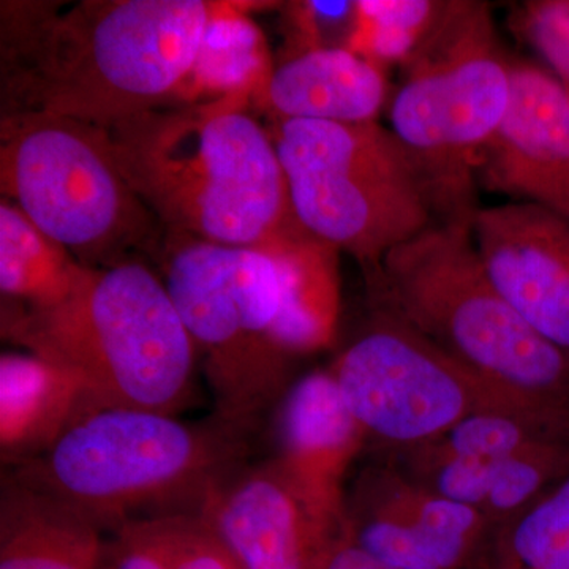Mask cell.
Returning <instances> with one entry per match:
<instances>
[{"instance_id":"9a60e30c","label":"cell","mask_w":569,"mask_h":569,"mask_svg":"<svg viewBox=\"0 0 569 569\" xmlns=\"http://www.w3.org/2000/svg\"><path fill=\"white\" fill-rule=\"evenodd\" d=\"M269 456L326 518L343 527L351 467L367 449L332 370L296 377L266 418Z\"/></svg>"},{"instance_id":"4316f807","label":"cell","mask_w":569,"mask_h":569,"mask_svg":"<svg viewBox=\"0 0 569 569\" xmlns=\"http://www.w3.org/2000/svg\"><path fill=\"white\" fill-rule=\"evenodd\" d=\"M298 31L306 41V50L328 48V41L342 40L348 47L356 24V2H312L295 7Z\"/></svg>"},{"instance_id":"30bf717a","label":"cell","mask_w":569,"mask_h":569,"mask_svg":"<svg viewBox=\"0 0 569 569\" xmlns=\"http://www.w3.org/2000/svg\"><path fill=\"white\" fill-rule=\"evenodd\" d=\"M329 369L365 432L367 449L376 452L421 447L478 411L508 410L463 367L380 305Z\"/></svg>"},{"instance_id":"5b68a950","label":"cell","mask_w":569,"mask_h":569,"mask_svg":"<svg viewBox=\"0 0 569 569\" xmlns=\"http://www.w3.org/2000/svg\"><path fill=\"white\" fill-rule=\"evenodd\" d=\"M253 433L222 418L104 407L10 477L51 493L111 533L127 520L197 511L209 489L250 459Z\"/></svg>"},{"instance_id":"7c38bea8","label":"cell","mask_w":569,"mask_h":569,"mask_svg":"<svg viewBox=\"0 0 569 569\" xmlns=\"http://www.w3.org/2000/svg\"><path fill=\"white\" fill-rule=\"evenodd\" d=\"M200 511L241 569H321L343 537L269 459L228 471Z\"/></svg>"},{"instance_id":"cb8c5ba5","label":"cell","mask_w":569,"mask_h":569,"mask_svg":"<svg viewBox=\"0 0 569 569\" xmlns=\"http://www.w3.org/2000/svg\"><path fill=\"white\" fill-rule=\"evenodd\" d=\"M247 7L230 2L206 29L197 62L190 74V92H224L238 96L261 88L271 77L263 37L247 20Z\"/></svg>"},{"instance_id":"2e32d148","label":"cell","mask_w":569,"mask_h":569,"mask_svg":"<svg viewBox=\"0 0 569 569\" xmlns=\"http://www.w3.org/2000/svg\"><path fill=\"white\" fill-rule=\"evenodd\" d=\"M104 408L66 367L26 353L0 358V458L11 468L50 451L80 419Z\"/></svg>"},{"instance_id":"277c9868","label":"cell","mask_w":569,"mask_h":569,"mask_svg":"<svg viewBox=\"0 0 569 569\" xmlns=\"http://www.w3.org/2000/svg\"><path fill=\"white\" fill-rule=\"evenodd\" d=\"M2 331L80 377L102 407L178 417L192 400L197 348L167 284L140 261L84 266L47 309L7 305Z\"/></svg>"},{"instance_id":"ba28073f","label":"cell","mask_w":569,"mask_h":569,"mask_svg":"<svg viewBox=\"0 0 569 569\" xmlns=\"http://www.w3.org/2000/svg\"><path fill=\"white\" fill-rule=\"evenodd\" d=\"M274 146L298 222L367 271L432 224L417 168L377 122L288 119Z\"/></svg>"},{"instance_id":"603a6c76","label":"cell","mask_w":569,"mask_h":569,"mask_svg":"<svg viewBox=\"0 0 569 569\" xmlns=\"http://www.w3.org/2000/svg\"><path fill=\"white\" fill-rule=\"evenodd\" d=\"M490 569H569V475L492 531Z\"/></svg>"},{"instance_id":"8fae6325","label":"cell","mask_w":569,"mask_h":569,"mask_svg":"<svg viewBox=\"0 0 569 569\" xmlns=\"http://www.w3.org/2000/svg\"><path fill=\"white\" fill-rule=\"evenodd\" d=\"M343 537L396 569H475L492 526L475 509L427 489L387 456L359 468L343 500Z\"/></svg>"},{"instance_id":"ac0fdd59","label":"cell","mask_w":569,"mask_h":569,"mask_svg":"<svg viewBox=\"0 0 569 569\" xmlns=\"http://www.w3.org/2000/svg\"><path fill=\"white\" fill-rule=\"evenodd\" d=\"M261 97L282 121L376 122L387 104L388 82L383 69L358 52L320 48L272 70Z\"/></svg>"},{"instance_id":"5bb4252c","label":"cell","mask_w":569,"mask_h":569,"mask_svg":"<svg viewBox=\"0 0 569 569\" xmlns=\"http://www.w3.org/2000/svg\"><path fill=\"white\" fill-rule=\"evenodd\" d=\"M478 170L490 189L569 219V88L548 67L512 59L507 112Z\"/></svg>"},{"instance_id":"7a4b0ae2","label":"cell","mask_w":569,"mask_h":569,"mask_svg":"<svg viewBox=\"0 0 569 569\" xmlns=\"http://www.w3.org/2000/svg\"><path fill=\"white\" fill-rule=\"evenodd\" d=\"M236 99L153 108L103 130L127 182L174 234L266 249L301 223L274 140Z\"/></svg>"},{"instance_id":"83f0119b","label":"cell","mask_w":569,"mask_h":569,"mask_svg":"<svg viewBox=\"0 0 569 569\" xmlns=\"http://www.w3.org/2000/svg\"><path fill=\"white\" fill-rule=\"evenodd\" d=\"M321 569H396L373 559L365 550L342 537L332 548Z\"/></svg>"},{"instance_id":"8992f818","label":"cell","mask_w":569,"mask_h":569,"mask_svg":"<svg viewBox=\"0 0 569 569\" xmlns=\"http://www.w3.org/2000/svg\"><path fill=\"white\" fill-rule=\"evenodd\" d=\"M511 66L482 2H447L403 66L402 84L389 107L391 132L441 222L471 223L479 209V159L507 112Z\"/></svg>"},{"instance_id":"44dd1931","label":"cell","mask_w":569,"mask_h":569,"mask_svg":"<svg viewBox=\"0 0 569 569\" xmlns=\"http://www.w3.org/2000/svg\"><path fill=\"white\" fill-rule=\"evenodd\" d=\"M82 268L17 208L0 204V290L7 305L47 309L70 293Z\"/></svg>"},{"instance_id":"9c48e42d","label":"cell","mask_w":569,"mask_h":569,"mask_svg":"<svg viewBox=\"0 0 569 569\" xmlns=\"http://www.w3.org/2000/svg\"><path fill=\"white\" fill-rule=\"evenodd\" d=\"M2 190L37 228L88 268L122 263L148 247L157 217L134 193L107 133L50 112L3 114Z\"/></svg>"},{"instance_id":"52a82bcc","label":"cell","mask_w":569,"mask_h":569,"mask_svg":"<svg viewBox=\"0 0 569 569\" xmlns=\"http://www.w3.org/2000/svg\"><path fill=\"white\" fill-rule=\"evenodd\" d=\"M163 282L203 359L213 415L258 437L296 378L293 359L276 340L282 306L276 258L179 234L164 257Z\"/></svg>"},{"instance_id":"7402d4cb","label":"cell","mask_w":569,"mask_h":569,"mask_svg":"<svg viewBox=\"0 0 569 569\" xmlns=\"http://www.w3.org/2000/svg\"><path fill=\"white\" fill-rule=\"evenodd\" d=\"M477 466L479 485L475 509L496 530L569 475V443L538 441L507 458L485 460Z\"/></svg>"},{"instance_id":"d6986e66","label":"cell","mask_w":569,"mask_h":569,"mask_svg":"<svg viewBox=\"0 0 569 569\" xmlns=\"http://www.w3.org/2000/svg\"><path fill=\"white\" fill-rule=\"evenodd\" d=\"M261 250L279 266L282 306L276 340L283 353L295 361L331 347L340 316L339 250L305 227Z\"/></svg>"},{"instance_id":"e0dca14e","label":"cell","mask_w":569,"mask_h":569,"mask_svg":"<svg viewBox=\"0 0 569 569\" xmlns=\"http://www.w3.org/2000/svg\"><path fill=\"white\" fill-rule=\"evenodd\" d=\"M0 569H111L110 533L66 501L7 475Z\"/></svg>"},{"instance_id":"d4e9b609","label":"cell","mask_w":569,"mask_h":569,"mask_svg":"<svg viewBox=\"0 0 569 569\" xmlns=\"http://www.w3.org/2000/svg\"><path fill=\"white\" fill-rule=\"evenodd\" d=\"M445 6L433 0H359L347 48L381 69L406 66L440 20Z\"/></svg>"},{"instance_id":"ffe728a7","label":"cell","mask_w":569,"mask_h":569,"mask_svg":"<svg viewBox=\"0 0 569 569\" xmlns=\"http://www.w3.org/2000/svg\"><path fill=\"white\" fill-rule=\"evenodd\" d=\"M111 569H241L197 511L127 520L110 533Z\"/></svg>"},{"instance_id":"4fadbf2b","label":"cell","mask_w":569,"mask_h":569,"mask_svg":"<svg viewBox=\"0 0 569 569\" xmlns=\"http://www.w3.org/2000/svg\"><path fill=\"white\" fill-rule=\"evenodd\" d=\"M486 274L520 317L569 355V219L535 203L478 209L471 220Z\"/></svg>"},{"instance_id":"3957f363","label":"cell","mask_w":569,"mask_h":569,"mask_svg":"<svg viewBox=\"0 0 569 569\" xmlns=\"http://www.w3.org/2000/svg\"><path fill=\"white\" fill-rule=\"evenodd\" d=\"M377 305L477 378L508 410L569 441V355L490 282L471 223L430 224L370 271Z\"/></svg>"},{"instance_id":"f1b7e54d","label":"cell","mask_w":569,"mask_h":569,"mask_svg":"<svg viewBox=\"0 0 569 569\" xmlns=\"http://www.w3.org/2000/svg\"><path fill=\"white\" fill-rule=\"evenodd\" d=\"M475 569H490V568H489V567H486V565H485V563H482V565H479V567H478V568H475Z\"/></svg>"},{"instance_id":"6da1fadb","label":"cell","mask_w":569,"mask_h":569,"mask_svg":"<svg viewBox=\"0 0 569 569\" xmlns=\"http://www.w3.org/2000/svg\"><path fill=\"white\" fill-rule=\"evenodd\" d=\"M228 2L91 0L2 9L3 114L40 111L108 129L183 92Z\"/></svg>"},{"instance_id":"484cf974","label":"cell","mask_w":569,"mask_h":569,"mask_svg":"<svg viewBox=\"0 0 569 569\" xmlns=\"http://www.w3.org/2000/svg\"><path fill=\"white\" fill-rule=\"evenodd\" d=\"M509 22L569 88V0H529L516 7Z\"/></svg>"}]
</instances>
